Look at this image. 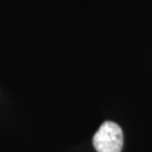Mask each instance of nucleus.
<instances>
[{"label":"nucleus","instance_id":"obj_1","mask_svg":"<svg viewBox=\"0 0 152 152\" xmlns=\"http://www.w3.org/2000/svg\"><path fill=\"white\" fill-rule=\"evenodd\" d=\"M97 152H121L123 148V131L114 122L107 121L100 125L92 137Z\"/></svg>","mask_w":152,"mask_h":152}]
</instances>
